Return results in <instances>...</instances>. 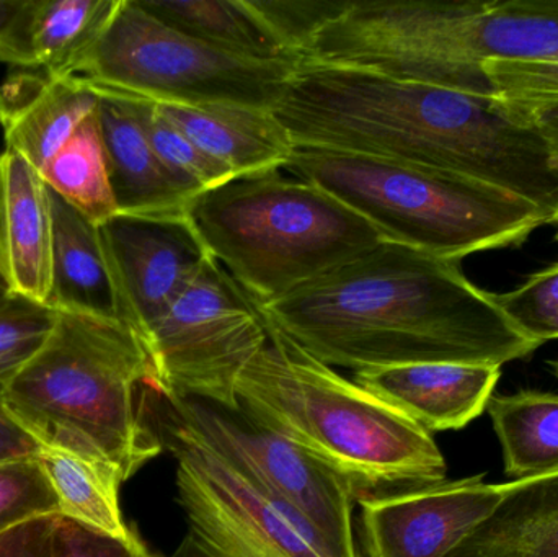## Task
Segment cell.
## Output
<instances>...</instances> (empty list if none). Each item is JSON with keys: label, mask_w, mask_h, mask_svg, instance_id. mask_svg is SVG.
I'll use <instances>...</instances> for the list:
<instances>
[{"label": "cell", "mask_w": 558, "mask_h": 557, "mask_svg": "<svg viewBox=\"0 0 558 557\" xmlns=\"http://www.w3.org/2000/svg\"><path fill=\"white\" fill-rule=\"evenodd\" d=\"M140 2L160 22L213 48L257 61L301 64L295 56L289 55L278 45L252 9L251 0Z\"/></svg>", "instance_id": "7402d4cb"}, {"label": "cell", "mask_w": 558, "mask_h": 557, "mask_svg": "<svg viewBox=\"0 0 558 557\" xmlns=\"http://www.w3.org/2000/svg\"><path fill=\"white\" fill-rule=\"evenodd\" d=\"M163 450L177 461V504L185 535L170 557H331L320 540L153 398Z\"/></svg>", "instance_id": "30bf717a"}, {"label": "cell", "mask_w": 558, "mask_h": 557, "mask_svg": "<svg viewBox=\"0 0 558 557\" xmlns=\"http://www.w3.org/2000/svg\"><path fill=\"white\" fill-rule=\"evenodd\" d=\"M157 107L203 153L228 167L235 179L284 169L295 149L270 110L242 105Z\"/></svg>", "instance_id": "ac0fdd59"}, {"label": "cell", "mask_w": 558, "mask_h": 557, "mask_svg": "<svg viewBox=\"0 0 558 557\" xmlns=\"http://www.w3.org/2000/svg\"><path fill=\"white\" fill-rule=\"evenodd\" d=\"M448 557H558V470L517 481L497 512Z\"/></svg>", "instance_id": "ffe728a7"}, {"label": "cell", "mask_w": 558, "mask_h": 557, "mask_svg": "<svg viewBox=\"0 0 558 557\" xmlns=\"http://www.w3.org/2000/svg\"><path fill=\"white\" fill-rule=\"evenodd\" d=\"M41 175L52 193L94 225L104 226L120 215L97 111L77 128Z\"/></svg>", "instance_id": "cb8c5ba5"}, {"label": "cell", "mask_w": 558, "mask_h": 557, "mask_svg": "<svg viewBox=\"0 0 558 557\" xmlns=\"http://www.w3.org/2000/svg\"><path fill=\"white\" fill-rule=\"evenodd\" d=\"M54 284L49 307L120 319L117 288L100 226L51 192Z\"/></svg>", "instance_id": "d6986e66"}, {"label": "cell", "mask_w": 558, "mask_h": 557, "mask_svg": "<svg viewBox=\"0 0 558 557\" xmlns=\"http://www.w3.org/2000/svg\"><path fill=\"white\" fill-rule=\"evenodd\" d=\"M299 64L241 58L198 41L121 0L77 78L94 92L170 105L274 111Z\"/></svg>", "instance_id": "ba28073f"}, {"label": "cell", "mask_w": 558, "mask_h": 557, "mask_svg": "<svg viewBox=\"0 0 558 557\" xmlns=\"http://www.w3.org/2000/svg\"><path fill=\"white\" fill-rule=\"evenodd\" d=\"M7 293V288H5V284L2 283V281H0V298L3 296V294Z\"/></svg>", "instance_id": "74e56055"}, {"label": "cell", "mask_w": 558, "mask_h": 557, "mask_svg": "<svg viewBox=\"0 0 558 557\" xmlns=\"http://www.w3.org/2000/svg\"><path fill=\"white\" fill-rule=\"evenodd\" d=\"M238 385L239 408L343 477L363 497L446 480L432 434L278 330Z\"/></svg>", "instance_id": "5b68a950"}, {"label": "cell", "mask_w": 558, "mask_h": 557, "mask_svg": "<svg viewBox=\"0 0 558 557\" xmlns=\"http://www.w3.org/2000/svg\"><path fill=\"white\" fill-rule=\"evenodd\" d=\"M517 481L484 474L439 481L357 500L364 557H448L487 522Z\"/></svg>", "instance_id": "7c38bea8"}, {"label": "cell", "mask_w": 558, "mask_h": 557, "mask_svg": "<svg viewBox=\"0 0 558 557\" xmlns=\"http://www.w3.org/2000/svg\"><path fill=\"white\" fill-rule=\"evenodd\" d=\"M504 104L543 136L558 160V100L537 101V104L504 101Z\"/></svg>", "instance_id": "d590c367"}, {"label": "cell", "mask_w": 558, "mask_h": 557, "mask_svg": "<svg viewBox=\"0 0 558 557\" xmlns=\"http://www.w3.org/2000/svg\"><path fill=\"white\" fill-rule=\"evenodd\" d=\"M159 402L173 421L307 526L331 557H360L353 529L356 496L343 477L241 408L160 396Z\"/></svg>", "instance_id": "8fae6325"}, {"label": "cell", "mask_w": 558, "mask_h": 557, "mask_svg": "<svg viewBox=\"0 0 558 557\" xmlns=\"http://www.w3.org/2000/svg\"><path fill=\"white\" fill-rule=\"evenodd\" d=\"M556 222H557V226H558V216H557ZM557 239H558V231H557Z\"/></svg>", "instance_id": "f35d334b"}, {"label": "cell", "mask_w": 558, "mask_h": 557, "mask_svg": "<svg viewBox=\"0 0 558 557\" xmlns=\"http://www.w3.org/2000/svg\"><path fill=\"white\" fill-rule=\"evenodd\" d=\"M56 323V311L7 291L0 298V398L39 352Z\"/></svg>", "instance_id": "4316f807"}, {"label": "cell", "mask_w": 558, "mask_h": 557, "mask_svg": "<svg viewBox=\"0 0 558 557\" xmlns=\"http://www.w3.org/2000/svg\"><path fill=\"white\" fill-rule=\"evenodd\" d=\"M267 342L257 303L213 257L141 339L156 395L231 409L242 372Z\"/></svg>", "instance_id": "9c48e42d"}, {"label": "cell", "mask_w": 558, "mask_h": 557, "mask_svg": "<svg viewBox=\"0 0 558 557\" xmlns=\"http://www.w3.org/2000/svg\"><path fill=\"white\" fill-rule=\"evenodd\" d=\"M153 396L149 359L130 326L56 311L48 339L2 399L45 450L111 468L126 483L163 451Z\"/></svg>", "instance_id": "3957f363"}, {"label": "cell", "mask_w": 558, "mask_h": 557, "mask_svg": "<svg viewBox=\"0 0 558 557\" xmlns=\"http://www.w3.org/2000/svg\"><path fill=\"white\" fill-rule=\"evenodd\" d=\"M558 56V0H348L302 51V62L495 97L490 59Z\"/></svg>", "instance_id": "277c9868"}, {"label": "cell", "mask_w": 558, "mask_h": 557, "mask_svg": "<svg viewBox=\"0 0 558 557\" xmlns=\"http://www.w3.org/2000/svg\"><path fill=\"white\" fill-rule=\"evenodd\" d=\"M97 94L98 123L120 215H185L195 195L173 179L154 153L136 101L108 92Z\"/></svg>", "instance_id": "e0dca14e"}, {"label": "cell", "mask_w": 558, "mask_h": 557, "mask_svg": "<svg viewBox=\"0 0 558 557\" xmlns=\"http://www.w3.org/2000/svg\"><path fill=\"white\" fill-rule=\"evenodd\" d=\"M121 0H26L25 38L33 69L77 77Z\"/></svg>", "instance_id": "44dd1931"}, {"label": "cell", "mask_w": 558, "mask_h": 557, "mask_svg": "<svg viewBox=\"0 0 558 557\" xmlns=\"http://www.w3.org/2000/svg\"><path fill=\"white\" fill-rule=\"evenodd\" d=\"M490 298L524 339L537 347L558 339V264L531 275L517 290Z\"/></svg>", "instance_id": "83f0119b"}, {"label": "cell", "mask_w": 558, "mask_h": 557, "mask_svg": "<svg viewBox=\"0 0 558 557\" xmlns=\"http://www.w3.org/2000/svg\"><path fill=\"white\" fill-rule=\"evenodd\" d=\"M26 0H0V62L33 69L25 38Z\"/></svg>", "instance_id": "836d02e7"}, {"label": "cell", "mask_w": 558, "mask_h": 557, "mask_svg": "<svg viewBox=\"0 0 558 557\" xmlns=\"http://www.w3.org/2000/svg\"><path fill=\"white\" fill-rule=\"evenodd\" d=\"M0 280L9 293L49 306L54 284L51 190L19 154H0Z\"/></svg>", "instance_id": "5bb4252c"}, {"label": "cell", "mask_w": 558, "mask_h": 557, "mask_svg": "<svg viewBox=\"0 0 558 557\" xmlns=\"http://www.w3.org/2000/svg\"><path fill=\"white\" fill-rule=\"evenodd\" d=\"M133 100L154 153L183 189L198 196L235 179L228 167L203 153L175 124L170 123L157 104L140 98Z\"/></svg>", "instance_id": "484cf974"}, {"label": "cell", "mask_w": 558, "mask_h": 557, "mask_svg": "<svg viewBox=\"0 0 558 557\" xmlns=\"http://www.w3.org/2000/svg\"><path fill=\"white\" fill-rule=\"evenodd\" d=\"M61 513L38 458L0 464V535L39 517Z\"/></svg>", "instance_id": "f1b7e54d"}, {"label": "cell", "mask_w": 558, "mask_h": 557, "mask_svg": "<svg viewBox=\"0 0 558 557\" xmlns=\"http://www.w3.org/2000/svg\"><path fill=\"white\" fill-rule=\"evenodd\" d=\"M348 0H251L252 9L289 55L302 62L312 36L331 16L340 13Z\"/></svg>", "instance_id": "f546056e"}, {"label": "cell", "mask_w": 558, "mask_h": 557, "mask_svg": "<svg viewBox=\"0 0 558 557\" xmlns=\"http://www.w3.org/2000/svg\"><path fill=\"white\" fill-rule=\"evenodd\" d=\"M504 450L505 474L530 480L558 470V395L523 389L487 405Z\"/></svg>", "instance_id": "603a6c76"}, {"label": "cell", "mask_w": 558, "mask_h": 557, "mask_svg": "<svg viewBox=\"0 0 558 557\" xmlns=\"http://www.w3.org/2000/svg\"><path fill=\"white\" fill-rule=\"evenodd\" d=\"M281 170L206 190L185 213L208 254L257 304L284 296L383 242L340 199Z\"/></svg>", "instance_id": "8992f818"}, {"label": "cell", "mask_w": 558, "mask_h": 557, "mask_svg": "<svg viewBox=\"0 0 558 557\" xmlns=\"http://www.w3.org/2000/svg\"><path fill=\"white\" fill-rule=\"evenodd\" d=\"M49 557H159L134 532L117 538L59 513Z\"/></svg>", "instance_id": "1f68e13d"}, {"label": "cell", "mask_w": 558, "mask_h": 557, "mask_svg": "<svg viewBox=\"0 0 558 557\" xmlns=\"http://www.w3.org/2000/svg\"><path fill=\"white\" fill-rule=\"evenodd\" d=\"M43 451V445L13 417L0 398V464L36 460Z\"/></svg>", "instance_id": "e575fe53"}, {"label": "cell", "mask_w": 558, "mask_h": 557, "mask_svg": "<svg viewBox=\"0 0 558 557\" xmlns=\"http://www.w3.org/2000/svg\"><path fill=\"white\" fill-rule=\"evenodd\" d=\"M100 234L120 320L140 340L211 257L186 215H118L100 226Z\"/></svg>", "instance_id": "4fadbf2b"}, {"label": "cell", "mask_w": 558, "mask_h": 557, "mask_svg": "<svg viewBox=\"0 0 558 557\" xmlns=\"http://www.w3.org/2000/svg\"><path fill=\"white\" fill-rule=\"evenodd\" d=\"M501 366L409 363L354 372L353 382L428 434L461 431L487 411Z\"/></svg>", "instance_id": "9a60e30c"}, {"label": "cell", "mask_w": 558, "mask_h": 557, "mask_svg": "<svg viewBox=\"0 0 558 557\" xmlns=\"http://www.w3.org/2000/svg\"><path fill=\"white\" fill-rule=\"evenodd\" d=\"M257 306L267 327L331 368L501 366L539 349L465 277L461 262L389 241Z\"/></svg>", "instance_id": "7a4b0ae2"}, {"label": "cell", "mask_w": 558, "mask_h": 557, "mask_svg": "<svg viewBox=\"0 0 558 557\" xmlns=\"http://www.w3.org/2000/svg\"><path fill=\"white\" fill-rule=\"evenodd\" d=\"M295 147L458 173L558 216V160L497 97L301 62L274 110Z\"/></svg>", "instance_id": "6da1fadb"}, {"label": "cell", "mask_w": 558, "mask_h": 557, "mask_svg": "<svg viewBox=\"0 0 558 557\" xmlns=\"http://www.w3.org/2000/svg\"><path fill=\"white\" fill-rule=\"evenodd\" d=\"M485 75L495 97L507 104H537L558 100V56L536 61L490 59Z\"/></svg>", "instance_id": "4dcf8cb0"}, {"label": "cell", "mask_w": 558, "mask_h": 557, "mask_svg": "<svg viewBox=\"0 0 558 557\" xmlns=\"http://www.w3.org/2000/svg\"><path fill=\"white\" fill-rule=\"evenodd\" d=\"M547 366H549L550 372H553V375L558 379V359L550 360Z\"/></svg>", "instance_id": "8d00e7d4"}, {"label": "cell", "mask_w": 558, "mask_h": 557, "mask_svg": "<svg viewBox=\"0 0 558 557\" xmlns=\"http://www.w3.org/2000/svg\"><path fill=\"white\" fill-rule=\"evenodd\" d=\"M284 170L366 219L383 241L461 262L549 225L527 199L458 173L295 147Z\"/></svg>", "instance_id": "52a82bcc"}, {"label": "cell", "mask_w": 558, "mask_h": 557, "mask_svg": "<svg viewBox=\"0 0 558 557\" xmlns=\"http://www.w3.org/2000/svg\"><path fill=\"white\" fill-rule=\"evenodd\" d=\"M38 460L58 494L61 516L117 538L133 535L121 513L123 481L117 471L58 450H45Z\"/></svg>", "instance_id": "d4e9b609"}, {"label": "cell", "mask_w": 558, "mask_h": 557, "mask_svg": "<svg viewBox=\"0 0 558 557\" xmlns=\"http://www.w3.org/2000/svg\"><path fill=\"white\" fill-rule=\"evenodd\" d=\"M98 94L77 77H52L41 69L16 68L0 84V126L5 149L39 173L97 111Z\"/></svg>", "instance_id": "2e32d148"}, {"label": "cell", "mask_w": 558, "mask_h": 557, "mask_svg": "<svg viewBox=\"0 0 558 557\" xmlns=\"http://www.w3.org/2000/svg\"><path fill=\"white\" fill-rule=\"evenodd\" d=\"M0 281H2V280H0Z\"/></svg>", "instance_id": "ab89813d"}, {"label": "cell", "mask_w": 558, "mask_h": 557, "mask_svg": "<svg viewBox=\"0 0 558 557\" xmlns=\"http://www.w3.org/2000/svg\"><path fill=\"white\" fill-rule=\"evenodd\" d=\"M58 516L39 517L2 533L0 557H49Z\"/></svg>", "instance_id": "d6a6232c"}]
</instances>
